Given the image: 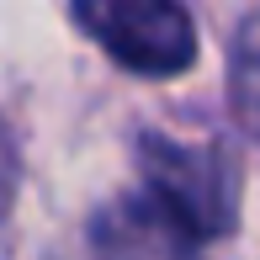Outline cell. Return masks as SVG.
Listing matches in <instances>:
<instances>
[{"instance_id": "5b68a950", "label": "cell", "mask_w": 260, "mask_h": 260, "mask_svg": "<svg viewBox=\"0 0 260 260\" xmlns=\"http://www.w3.org/2000/svg\"><path fill=\"white\" fill-rule=\"evenodd\" d=\"M6 154H11V149H6V133H0V207H6V175H11V165H6Z\"/></svg>"}, {"instance_id": "6da1fadb", "label": "cell", "mask_w": 260, "mask_h": 260, "mask_svg": "<svg viewBox=\"0 0 260 260\" xmlns=\"http://www.w3.org/2000/svg\"><path fill=\"white\" fill-rule=\"evenodd\" d=\"M75 16L133 75H181L197 58V27L181 0H75Z\"/></svg>"}, {"instance_id": "3957f363", "label": "cell", "mask_w": 260, "mask_h": 260, "mask_svg": "<svg viewBox=\"0 0 260 260\" xmlns=\"http://www.w3.org/2000/svg\"><path fill=\"white\" fill-rule=\"evenodd\" d=\"M90 239L101 260H197L202 234L144 186V197H117L112 207H101Z\"/></svg>"}, {"instance_id": "7a4b0ae2", "label": "cell", "mask_w": 260, "mask_h": 260, "mask_svg": "<svg viewBox=\"0 0 260 260\" xmlns=\"http://www.w3.org/2000/svg\"><path fill=\"white\" fill-rule=\"evenodd\" d=\"M144 186L159 191L165 202L181 212L202 239L234 229V202H239V170L223 149L212 144H175V138L149 133L138 144Z\"/></svg>"}, {"instance_id": "277c9868", "label": "cell", "mask_w": 260, "mask_h": 260, "mask_svg": "<svg viewBox=\"0 0 260 260\" xmlns=\"http://www.w3.org/2000/svg\"><path fill=\"white\" fill-rule=\"evenodd\" d=\"M229 85H234V112H239V122L260 138V21H250V27L239 32V43H234Z\"/></svg>"}]
</instances>
